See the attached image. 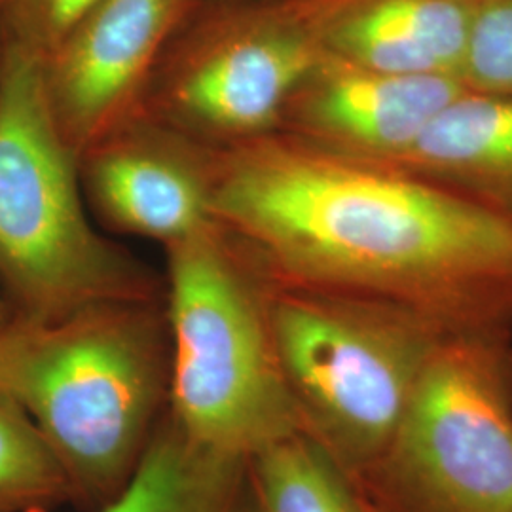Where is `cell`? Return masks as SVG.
Instances as JSON below:
<instances>
[{
  "label": "cell",
  "mask_w": 512,
  "mask_h": 512,
  "mask_svg": "<svg viewBox=\"0 0 512 512\" xmlns=\"http://www.w3.org/2000/svg\"><path fill=\"white\" fill-rule=\"evenodd\" d=\"M213 215L270 281L512 332L511 217L395 165L275 129L213 150Z\"/></svg>",
  "instance_id": "cell-1"
},
{
  "label": "cell",
  "mask_w": 512,
  "mask_h": 512,
  "mask_svg": "<svg viewBox=\"0 0 512 512\" xmlns=\"http://www.w3.org/2000/svg\"><path fill=\"white\" fill-rule=\"evenodd\" d=\"M164 298L103 302L0 332V391L35 421L73 490L97 511L141 469L169 406Z\"/></svg>",
  "instance_id": "cell-2"
},
{
  "label": "cell",
  "mask_w": 512,
  "mask_h": 512,
  "mask_svg": "<svg viewBox=\"0 0 512 512\" xmlns=\"http://www.w3.org/2000/svg\"><path fill=\"white\" fill-rule=\"evenodd\" d=\"M0 285L14 319L29 323L164 298V283L95 228L78 156L46 101L42 61L14 50L0 59Z\"/></svg>",
  "instance_id": "cell-3"
},
{
  "label": "cell",
  "mask_w": 512,
  "mask_h": 512,
  "mask_svg": "<svg viewBox=\"0 0 512 512\" xmlns=\"http://www.w3.org/2000/svg\"><path fill=\"white\" fill-rule=\"evenodd\" d=\"M164 249L171 420L203 448L241 459L300 431L270 325L268 277L219 224Z\"/></svg>",
  "instance_id": "cell-4"
},
{
  "label": "cell",
  "mask_w": 512,
  "mask_h": 512,
  "mask_svg": "<svg viewBox=\"0 0 512 512\" xmlns=\"http://www.w3.org/2000/svg\"><path fill=\"white\" fill-rule=\"evenodd\" d=\"M268 313L300 431L359 480L450 330L382 298L270 279Z\"/></svg>",
  "instance_id": "cell-5"
},
{
  "label": "cell",
  "mask_w": 512,
  "mask_h": 512,
  "mask_svg": "<svg viewBox=\"0 0 512 512\" xmlns=\"http://www.w3.org/2000/svg\"><path fill=\"white\" fill-rule=\"evenodd\" d=\"M355 482L374 512H512V332L446 334Z\"/></svg>",
  "instance_id": "cell-6"
},
{
  "label": "cell",
  "mask_w": 512,
  "mask_h": 512,
  "mask_svg": "<svg viewBox=\"0 0 512 512\" xmlns=\"http://www.w3.org/2000/svg\"><path fill=\"white\" fill-rule=\"evenodd\" d=\"M325 48L294 0H202L169 42L143 110L220 148L279 129Z\"/></svg>",
  "instance_id": "cell-7"
},
{
  "label": "cell",
  "mask_w": 512,
  "mask_h": 512,
  "mask_svg": "<svg viewBox=\"0 0 512 512\" xmlns=\"http://www.w3.org/2000/svg\"><path fill=\"white\" fill-rule=\"evenodd\" d=\"M202 0H99L42 59L55 126L80 158L143 112L169 42Z\"/></svg>",
  "instance_id": "cell-8"
},
{
  "label": "cell",
  "mask_w": 512,
  "mask_h": 512,
  "mask_svg": "<svg viewBox=\"0 0 512 512\" xmlns=\"http://www.w3.org/2000/svg\"><path fill=\"white\" fill-rule=\"evenodd\" d=\"M213 150L143 110L78 158L84 196L112 230L167 247L217 224Z\"/></svg>",
  "instance_id": "cell-9"
},
{
  "label": "cell",
  "mask_w": 512,
  "mask_h": 512,
  "mask_svg": "<svg viewBox=\"0 0 512 512\" xmlns=\"http://www.w3.org/2000/svg\"><path fill=\"white\" fill-rule=\"evenodd\" d=\"M463 88L452 76L389 73L325 52L291 93L279 129L332 152L391 164Z\"/></svg>",
  "instance_id": "cell-10"
},
{
  "label": "cell",
  "mask_w": 512,
  "mask_h": 512,
  "mask_svg": "<svg viewBox=\"0 0 512 512\" xmlns=\"http://www.w3.org/2000/svg\"><path fill=\"white\" fill-rule=\"evenodd\" d=\"M325 52L389 73L461 80L478 0H294Z\"/></svg>",
  "instance_id": "cell-11"
},
{
  "label": "cell",
  "mask_w": 512,
  "mask_h": 512,
  "mask_svg": "<svg viewBox=\"0 0 512 512\" xmlns=\"http://www.w3.org/2000/svg\"><path fill=\"white\" fill-rule=\"evenodd\" d=\"M389 165L512 219V95L465 86Z\"/></svg>",
  "instance_id": "cell-12"
},
{
  "label": "cell",
  "mask_w": 512,
  "mask_h": 512,
  "mask_svg": "<svg viewBox=\"0 0 512 512\" xmlns=\"http://www.w3.org/2000/svg\"><path fill=\"white\" fill-rule=\"evenodd\" d=\"M247 459L222 456L188 439L165 412L139 473L93 512H239Z\"/></svg>",
  "instance_id": "cell-13"
},
{
  "label": "cell",
  "mask_w": 512,
  "mask_h": 512,
  "mask_svg": "<svg viewBox=\"0 0 512 512\" xmlns=\"http://www.w3.org/2000/svg\"><path fill=\"white\" fill-rule=\"evenodd\" d=\"M245 512L374 511L338 461L294 431L247 459Z\"/></svg>",
  "instance_id": "cell-14"
},
{
  "label": "cell",
  "mask_w": 512,
  "mask_h": 512,
  "mask_svg": "<svg viewBox=\"0 0 512 512\" xmlns=\"http://www.w3.org/2000/svg\"><path fill=\"white\" fill-rule=\"evenodd\" d=\"M73 505V490L35 421L0 391V512Z\"/></svg>",
  "instance_id": "cell-15"
},
{
  "label": "cell",
  "mask_w": 512,
  "mask_h": 512,
  "mask_svg": "<svg viewBox=\"0 0 512 512\" xmlns=\"http://www.w3.org/2000/svg\"><path fill=\"white\" fill-rule=\"evenodd\" d=\"M461 82L512 95V0H478Z\"/></svg>",
  "instance_id": "cell-16"
},
{
  "label": "cell",
  "mask_w": 512,
  "mask_h": 512,
  "mask_svg": "<svg viewBox=\"0 0 512 512\" xmlns=\"http://www.w3.org/2000/svg\"><path fill=\"white\" fill-rule=\"evenodd\" d=\"M99 0H0L2 50L44 59Z\"/></svg>",
  "instance_id": "cell-17"
},
{
  "label": "cell",
  "mask_w": 512,
  "mask_h": 512,
  "mask_svg": "<svg viewBox=\"0 0 512 512\" xmlns=\"http://www.w3.org/2000/svg\"><path fill=\"white\" fill-rule=\"evenodd\" d=\"M14 317H16L14 308H12L10 300L6 298V294L2 291V285H0V332L14 321Z\"/></svg>",
  "instance_id": "cell-18"
},
{
  "label": "cell",
  "mask_w": 512,
  "mask_h": 512,
  "mask_svg": "<svg viewBox=\"0 0 512 512\" xmlns=\"http://www.w3.org/2000/svg\"><path fill=\"white\" fill-rule=\"evenodd\" d=\"M239 512H245V497H243V507H241V511Z\"/></svg>",
  "instance_id": "cell-19"
},
{
  "label": "cell",
  "mask_w": 512,
  "mask_h": 512,
  "mask_svg": "<svg viewBox=\"0 0 512 512\" xmlns=\"http://www.w3.org/2000/svg\"><path fill=\"white\" fill-rule=\"evenodd\" d=\"M0 59H2V40H0Z\"/></svg>",
  "instance_id": "cell-20"
}]
</instances>
